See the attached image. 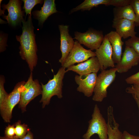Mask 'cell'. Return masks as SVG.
<instances>
[{"label":"cell","instance_id":"cell-1","mask_svg":"<svg viewBox=\"0 0 139 139\" xmlns=\"http://www.w3.org/2000/svg\"><path fill=\"white\" fill-rule=\"evenodd\" d=\"M29 15L27 21L24 19L22 21V34L16 36V37L20 44V55L23 60L25 61L30 72H32L37 64V49L31 15Z\"/></svg>","mask_w":139,"mask_h":139},{"label":"cell","instance_id":"cell-2","mask_svg":"<svg viewBox=\"0 0 139 139\" xmlns=\"http://www.w3.org/2000/svg\"><path fill=\"white\" fill-rule=\"evenodd\" d=\"M65 68L62 66L57 74L54 75L53 78L49 79L47 83L45 84L41 83L42 97L40 102L42 103V108H44L46 106L49 104L53 96L56 95L59 99L62 98L63 80L66 72Z\"/></svg>","mask_w":139,"mask_h":139},{"label":"cell","instance_id":"cell-3","mask_svg":"<svg viewBox=\"0 0 139 139\" xmlns=\"http://www.w3.org/2000/svg\"><path fill=\"white\" fill-rule=\"evenodd\" d=\"M88 123L86 132L83 136V139H90L95 134L98 135L100 139H108L107 124L97 104L94 106L92 118Z\"/></svg>","mask_w":139,"mask_h":139},{"label":"cell","instance_id":"cell-4","mask_svg":"<svg viewBox=\"0 0 139 139\" xmlns=\"http://www.w3.org/2000/svg\"><path fill=\"white\" fill-rule=\"evenodd\" d=\"M116 72L115 67L101 71L97 76L92 98L93 100L101 102L107 97V89L115 80Z\"/></svg>","mask_w":139,"mask_h":139},{"label":"cell","instance_id":"cell-5","mask_svg":"<svg viewBox=\"0 0 139 139\" xmlns=\"http://www.w3.org/2000/svg\"><path fill=\"white\" fill-rule=\"evenodd\" d=\"M42 88L37 79L33 80V74L31 72L27 81L23 88L21 93L19 107L22 112L26 111L28 104L35 97L41 94Z\"/></svg>","mask_w":139,"mask_h":139},{"label":"cell","instance_id":"cell-6","mask_svg":"<svg viewBox=\"0 0 139 139\" xmlns=\"http://www.w3.org/2000/svg\"><path fill=\"white\" fill-rule=\"evenodd\" d=\"M25 82L24 81L17 83L12 91L8 94L5 101L0 107L1 115L6 123L10 121L13 110L15 106L19 103L21 93Z\"/></svg>","mask_w":139,"mask_h":139},{"label":"cell","instance_id":"cell-7","mask_svg":"<svg viewBox=\"0 0 139 139\" xmlns=\"http://www.w3.org/2000/svg\"><path fill=\"white\" fill-rule=\"evenodd\" d=\"M74 35V39L91 50H96L100 47L104 37L102 31L93 29L84 33L76 31Z\"/></svg>","mask_w":139,"mask_h":139},{"label":"cell","instance_id":"cell-8","mask_svg":"<svg viewBox=\"0 0 139 139\" xmlns=\"http://www.w3.org/2000/svg\"><path fill=\"white\" fill-rule=\"evenodd\" d=\"M81 44L77 40L74 42L72 49L61 65L62 67L67 68L75 63L82 62L90 57L96 56L95 52L85 49Z\"/></svg>","mask_w":139,"mask_h":139},{"label":"cell","instance_id":"cell-9","mask_svg":"<svg viewBox=\"0 0 139 139\" xmlns=\"http://www.w3.org/2000/svg\"><path fill=\"white\" fill-rule=\"evenodd\" d=\"M95 53L100 66V70L101 71L106 70L109 67H115V63L112 58V47L105 35L102 44L96 50Z\"/></svg>","mask_w":139,"mask_h":139},{"label":"cell","instance_id":"cell-10","mask_svg":"<svg viewBox=\"0 0 139 139\" xmlns=\"http://www.w3.org/2000/svg\"><path fill=\"white\" fill-rule=\"evenodd\" d=\"M21 3L20 0H10L7 4L2 6L3 11L6 9L8 12V14L4 17L8 24L12 26L21 24L24 19V14L22 11Z\"/></svg>","mask_w":139,"mask_h":139},{"label":"cell","instance_id":"cell-11","mask_svg":"<svg viewBox=\"0 0 139 139\" xmlns=\"http://www.w3.org/2000/svg\"><path fill=\"white\" fill-rule=\"evenodd\" d=\"M139 63V55L132 48L125 46L120 62L115 66L117 72L120 73L127 72Z\"/></svg>","mask_w":139,"mask_h":139},{"label":"cell","instance_id":"cell-12","mask_svg":"<svg viewBox=\"0 0 139 139\" xmlns=\"http://www.w3.org/2000/svg\"><path fill=\"white\" fill-rule=\"evenodd\" d=\"M97 76V73H95L76 75L75 81L79 85L77 91L82 93L86 97L91 96L93 92Z\"/></svg>","mask_w":139,"mask_h":139},{"label":"cell","instance_id":"cell-13","mask_svg":"<svg viewBox=\"0 0 139 139\" xmlns=\"http://www.w3.org/2000/svg\"><path fill=\"white\" fill-rule=\"evenodd\" d=\"M60 33V50L62 57L59 62L62 65L72 49L74 42L69 33L68 26L64 25H58Z\"/></svg>","mask_w":139,"mask_h":139},{"label":"cell","instance_id":"cell-14","mask_svg":"<svg viewBox=\"0 0 139 139\" xmlns=\"http://www.w3.org/2000/svg\"><path fill=\"white\" fill-rule=\"evenodd\" d=\"M100 69L98 60L97 57L95 56L91 58L83 63L69 67L66 71L67 72L72 71L79 75H83L92 73H97Z\"/></svg>","mask_w":139,"mask_h":139},{"label":"cell","instance_id":"cell-15","mask_svg":"<svg viewBox=\"0 0 139 139\" xmlns=\"http://www.w3.org/2000/svg\"><path fill=\"white\" fill-rule=\"evenodd\" d=\"M135 26L134 22L125 19H113L112 25L116 32L124 39L136 36L137 33L135 31Z\"/></svg>","mask_w":139,"mask_h":139},{"label":"cell","instance_id":"cell-16","mask_svg":"<svg viewBox=\"0 0 139 139\" xmlns=\"http://www.w3.org/2000/svg\"><path fill=\"white\" fill-rule=\"evenodd\" d=\"M105 36L112 47L113 62L117 64L120 62L122 57V46L124 42L122 40V38L116 31H111Z\"/></svg>","mask_w":139,"mask_h":139},{"label":"cell","instance_id":"cell-17","mask_svg":"<svg viewBox=\"0 0 139 139\" xmlns=\"http://www.w3.org/2000/svg\"><path fill=\"white\" fill-rule=\"evenodd\" d=\"M57 12L55 0H45L41 10L34 11L32 13L33 18L38 21L39 24L42 25L49 16Z\"/></svg>","mask_w":139,"mask_h":139},{"label":"cell","instance_id":"cell-18","mask_svg":"<svg viewBox=\"0 0 139 139\" xmlns=\"http://www.w3.org/2000/svg\"><path fill=\"white\" fill-rule=\"evenodd\" d=\"M113 11V19H125L135 22V15L131 4L123 7H115Z\"/></svg>","mask_w":139,"mask_h":139},{"label":"cell","instance_id":"cell-19","mask_svg":"<svg viewBox=\"0 0 139 139\" xmlns=\"http://www.w3.org/2000/svg\"><path fill=\"white\" fill-rule=\"evenodd\" d=\"M110 0H85L80 5L72 9L70 11L71 13L79 10L82 11L90 10L94 7L101 4L108 6Z\"/></svg>","mask_w":139,"mask_h":139},{"label":"cell","instance_id":"cell-20","mask_svg":"<svg viewBox=\"0 0 139 139\" xmlns=\"http://www.w3.org/2000/svg\"><path fill=\"white\" fill-rule=\"evenodd\" d=\"M108 139H121L122 133L119 129V125L115 120L107 122Z\"/></svg>","mask_w":139,"mask_h":139},{"label":"cell","instance_id":"cell-21","mask_svg":"<svg viewBox=\"0 0 139 139\" xmlns=\"http://www.w3.org/2000/svg\"><path fill=\"white\" fill-rule=\"evenodd\" d=\"M15 125V136L19 139L23 138L30 130L28 125L24 123L21 124L20 120L16 122Z\"/></svg>","mask_w":139,"mask_h":139},{"label":"cell","instance_id":"cell-22","mask_svg":"<svg viewBox=\"0 0 139 139\" xmlns=\"http://www.w3.org/2000/svg\"><path fill=\"white\" fill-rule=\"evenodd\" d=\"M24 3L23 8L26 13V16L28 14L31 15V12L33 8L36 4H42L44 2L41 0H23Z\"/></svg>","mask_w":139,"mask_h":139},{"label":"cell","instance_id":"cell-23","mask_svg":"<svg viewBox=\"0 0 139 139\" xmlns=\"http://www.w3.org/2000/svg\"><path fill=\"white\" fill-rule=\"evenodd\" d=\"M5 82V77L3 75L0 77V107H1L6 100L8 95L5 91L4 84Z\"/></svg>","mask_w":139,"mask_h":139},{"label":"cell","instance_id":"cell-24","mask_svg":"<svg viewBox=\"0 0 139 139\" xmlns=\"http://www.w3.org/2000/svg\"><path fill=\"white\" fill-rule=\"evenodd\" d=\"M125 46L132 48L139 55V37L131 38L125 41Z\"/></svg>","mask_w":139,"mask_h":139},{"label":"cell","instance_id":"cell-25","mask_svg":"<svg viewBox=\"0 0 139 139\" xmlns=\"http://www.w3.org/2000/svg\"><path fill=\"white\" fill-rule=\"evenodd\" d=\"M130 4L135 15V26H139V0H132Z\"/></svg>","mask_w":139,"mask_h":139},{"label":"cell","instance_id":"cell-26","mask_svg":"<svg viewBox=\"0 0 139 139\" xmlns=\"http://www.w3.org/2000/svg\"><path fill=\"white\" fill-rule=\"evenodd\" d=\"M132 0H110L108 5L121 7L130 4Z\"/></svg>","mask_w":139,"mask_h":139},{"label":"cell","instance_id":"cell-27","mask_svg":"<svg viewBox=\"0 0 139 139\" xmlns=\"http://www.w3.org/2000/svg\"><path fill=\"white\" fill-rule=\"evenodd\" d=\"M125 91L127 93L135 95L139 101V84H133L127 87Z\"/></svg>","mask_w":139,"mask_h":139},{"label":"cell","instance_id":"cell-28","mask_svg":"<svg viewBox=\"0 0 139 139\" xmlns=\"http://www.w3.org/2000/svg\"><path fill=\"white\" fill-rule=\"evenodd\" d=\"M5 137L9 138H13L15 136V124L8 125L5 128Z\"/></svg>","mask_w":139,"mask_h":139},{"label":"cell","instance_id":"cell-29","mask_svg":"<svg viewBox=\"0 0 139 139\" xmlns=\"http://www.w3.org/2000/svg\"><path fill=\"white\" fill-rule=\"evenodd\" d=\"M125 81L129 84H139V71L126 78Z\"/></svg>","mask_w":139,"mask_h":139},{"label":"cell","instance_id":"cell-30","mask_svg":"<svg viewBox=\"0 0 139 139\" xmlns=\"http://www.w3.org/2000/svg\"><path fill=\"white\" fill-rule=\"evenodd\" d=\"M0 51L2 52L4 51L6 49L7 38L3 34H0Z\"/></svg>","mask_w":139,"mask_h":139},{"label":"cell","instance_id":"cell-31","mask_svg":"<svg viewBox=\"0 0 139 139\" xmlns=\"http://www.w3.org/2000/svg\"><path fill=\"white\" fill-rule=\"evenodd\" d=\"M121 139H139V136L132 135L125 131L122 133Z\"/></svg>","mask_w":139,"mask_h":139},{"label":"cell","instance_id":"cell-32","mask_svg":"<svg viewBox=\"0 0 139 139\" xmlns=\"http://www.w3.org/2000/svg\"><path fill=\"white\" fill-rule=\"evenodd\" d=\"M21 139H33V134L30 130L25 136Z\"/></svg>","mask_w":139,"mask_h":139},{"label":"cell","instance_id":"cell-33","mask_svg":"<svg viewBox=\"0 0 139 139\" xmlns=\"http://www.w3.org/2000/svg\"><path fill=\"white\" fill-rule=\"evenodd\" d=\"M134 99L135 101L138 109L139 116V101L136 98L135 95L134 94H132Z\"/></svg>","mask_w":139,"mask_h":139},{"label":"cell","instance_id":"cell-34","mask_svg":"<svg viewBox=\"0 0 139 139\" xmlns=\"http://www.w3.org/2000/svg\"><path fill=\"white\" fill-rule=\"evenodd\" d=\"M0 139H19L15 136L13 138H8L5 136L3 137L0 136Z\"/></svg>","mask_w":139,"mask_h":139},{"label":"cell","instance_id":"cell-35","mask_svg":"<svg viewBox=\"0 0 139 139\" xmlns=\"http://www.w3.org/2000/svg\"><path fill=\"white\" fill-rule=\"evenodd\" d=\"M2 21H0V23L1 24H2V23H5V21H4L3 20H2Z\"/></svg>","mask_w":139,"mask_h":139},{"label":"cell","instance_id":"cell-36","mask_svg":"<svg viewBox=\"0 0 139 139\" xmlns=\"http://www.w3.org/2000/svg\"><path fill=\"white\" fill-rule=\"evenodd\" d=\"M96 139H98V138H96Z\"/></svg>","mask_w":139,"mask_h":139}]
</instances>
